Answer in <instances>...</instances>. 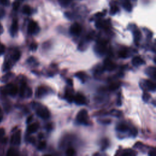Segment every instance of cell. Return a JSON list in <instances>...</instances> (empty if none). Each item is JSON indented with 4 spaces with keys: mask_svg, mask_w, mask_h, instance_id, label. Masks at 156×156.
<instances>
[{
    "mask_svg": "<svg viewBox=\"0 0 156 156\" xmlns=\"http://www.w3.org/2000/svg\"><path fill=\"white\" fill-rule=\"evenodd\" d=\"M140 86L142 89H145L148 91L156 90V84L149 80H143L142 82L140 83Z\"/></svg>",
    "mask_w": 156,
    "mask_h": 156,
    "instance_id": "1",
    "label": "cell"
},
{
    "mask_svg": "<svg viewBox=\"0 0 156 156\" xmlns=\"http://www.w3.org/2000/svg\"><path fill=\"white\" fill-rule=\"evenodd\" d=\"M77 121L79 123L84 124H88V114L87 111L85 109H83L80 111L77 115Z\"/></svg>",
    "mask_w": 156,
    "mask_h": 156,
    "instance_id": "2",
    "label": "cell"
},
{
    "mask_svg": "<svg viewBox=\"0 0 156 156\" xmlns=\"http://www.w3.org/2000/svg\"><path fill=\"white\" fill-rule=\"evenodd\" d=\"M39 30L37 24L34 21H31L28 24V31L29 34H36Z\"/></svg>",
    "mask_w": 156,
    "mask_h": 156,
    "instance_id": "3",
    "label": "cell"
},
{
    "mask_svg": "<svg viewBox=\"0 0 156 156\" xmlns=\"http://www.w3.org/2000/svg\"><path fill=\"white\" fill-rule=\"evenodd\" d=\"M115 67H116V65L113 64L112 61L109 59H107L104 61V69L109 71H111L114 70L115 69Z\"/></svg>",
    "mask_w": 156,
    "mask_h": 156,
    "instance_id": "4",
    "label": "cell"
},
{
    "mask_svg": "<svg viewBox=\"0 0 156 156\" xmlns=\"http://www.w3.org/2000/svg\"><path fill=\"white\" fill-rule=\"evenodd\" d=\"M81 32V27L78 23H74L70 27V33L73 35L78 36Z\"/></svg>",
    "mask_w": 156,
    "mask_h": 156,
    "instance_id": "5",
    "label": "cell"
},
{
    "mask_svg": "<svg viewBox=\"0 0 156 156\" xmlns=\"http://www.w3.org/2000/svg\"><path fill=\"white\" fill-rule=\"evenodd\" d=\"M37 114L43 119H48L49 117V113L46 109L39 108L37 111Z\"/></svg>",
    "mask_w": 156,
    "mask_h": 156,
    "instance_id": "6",
    "label": "cell"
},
{
    "mask_svg": "<svg viewBox=\"0 0 156 156\" xmlns=\"http://www.w3.org/2000/svg\"><path fill=\"white\" fill-rule=\"evenodd\" d=\"M146 74L148 76L153 79H156V67L149 66L146 68Z\"/></svg>",
    "mask_w": 156,
    "mask_h": 156,
    "instance_id": "7",
    "label": "cell"
},
{
    "mask_svg": "<svg viewBox=\"0 0 156 156\" xmlns=\"http://www.w3.org/2000/svg\"><path fill=\"white\" fill-rule=\"evenodd\" d=\"M120 1L123 6L124 9L129 12H131L132 10V6L130 3V0H120Z\"/></svg>",
    "mask_w": 156,
    "mask_h": 156,
    "instance_id": "8",
    "label": "cell"
},
{
    "mask_svg": "<svg viewBox=\"0 0 156 156\" xmlns=\"http://www.w3.org/2000/svg\"><path fill=\"white\" fill-rule=\"evenodd\" d=\"M75 103L78 105H84L86 104V99L85 96L81 94H77L74 98Z\"/></svg>",
    "mask_w": 156,
    "mask_h": 156,
    "instance_id": "9",
    "label": "cell"
},
{
    "mask_svg": "<svg viewBox=\"0 0 156 156\" xmlns=\"http://www.w3.org/2000/svg\"><path fill=\"white\" fill-rule=\"evenodd\" d=\"M132 64L135 66H139L145 64V61L139 56L134 57L132 60Z\"/></svg>",
    "mask_w": 156,
    "mask_h": 156,
    "instance_id": "10",
    "label": "cell"
},
{
    "mask_svg": "<svg viewBox=\"0 0 156 156\" xmlns=\"http://www.w3.org/2000/svg\"><path fill=\"white\" fill-rule=\"evenodd\" d=\"M116 130H117L118 132H119L124 133V132L128 131V130H129V128L126 124L120 123V124H118L117 126Z\"/></svg>",
    "mask_w": 156,
    "mask_h": 156,
    "instance_id": "11",
    "label": "cell"
},
{
    "mask_svg": "<svg viewBox=\"0 0 156 156\" xmlns=\"http://www.w3.org/2000/svg\"><path fill=\"white\" fill-rule=\"evenodd\" d=\"M106 44L104 43H103V42H101V43H98L96 47V51L101 54H103V53H105L106 51Z\"/></svg>",
    "mask_w": 156,
    "mask_h": 156,
    "instance_id": "12",
    "label": "cell"
},
{
    "mask_svg": "<svg viewBox=\"0 0 156 156\" xmlns=\"http://www.w3.org/2000/svg\"><path fill=\"white\" fill-rule=\"evenodd\" d=\"M21 135H20V131L19 130L18 132H16L15 135H14L12 137V143H14L15 145H19L21 141Z\"/></svg>",
    "mask_w": 156,
    "mask_h": 156,
    "instance_id": "13",
    "label": "cell"
},
{
    "mask_svg": "<svg viewBox=\"0 0 156 156\" xmlns=\"http://www.w3.org/2000/svg\"><path fill=\"white\" fill-rule=\"evenodd\" d=\"M18 27L17 21H16V20H14L13 21V22H12V26L11 28V34L12 36H14L16 34V33L18 31Z\"/></svg>",
    "mask_w": 156,
    "mask_h": 156,
    "instance_id": "14",
    "label": "cell"
},
{
    "mask_svg": "<svg viewBox=\"0 0 156 156\" xmlns=\"http://www.w3.org/2000/svg\"><path fill=\"white\" fill-rule=\"evenodd\" d=\"M134 41L135 42H136V43H138V41H140V39H141V37H142V35H141V32L140 31L138 30V29H136L134 31Z\"/></svg>",
    "mask_w": 156,
    "mask_h": 156,
    "instance_id": "15",
    "label": "cell"
},
{
    "mask_svg": "<svg viewBox=\"0 0 156 156\" xmlns=\"http://www.w3.org/2000/svg\"><path fill=\"white\" fill-rule=\"evenodd\" d=\"M39 125L38 123H34L30 125L28 128V132L29 133H34L39 129Z\"/></svg>",
    "mask_w": 156,
    "mask_h": 156,
    "instance_id": "16",
    "label": "cell"
},
{
    "mask_svg": "<svg viewBox=\"0 0 156 156\" xmlns=\"http://www.w3.org/2000/svg\"><path fill=\"white\" fill-rule=\"evenodd\" d=\"M22 11H23V14H26V15H31V12H32L31 8L30 7V6H28V5L24 6L23 7Z\"/></svg>",
    "mask_w": 156,
    "mask_h": 156,
    "instance_id": "17",
    "label": "cell"
},
{
    "mask_svg": "<svg viewBox=\"0 0 156 156\" xmlns=\"http://www.w3.org/2000/svg\"><path fill=\"white\" fill-rule=\"evenodd\" d=\"M121 155L123 156H133L136 155V153L134 151L129 149L127 150H125L123 152V153H122Z\"/></svg>",
    "mask_w": 156,
    "mask_h": 156,
    "instance_id": "18",
    "label": "cell"
},
{
    "mask_svg": "<svg viewBox=\"0 0 156 156\" xmlns=\"http://www.w3.org/2000/svg\"><path fill=\"white\" fill-rule=\"evenodd\" d=\"M36 93H37L36 95H37V96L40 97V96H43L45 94H46V90L43 87H40L38 88L37 91Z\"/></svg>",
    "mask_w": 156,
    "mask_h": 156,
    "instance_id": "19",
    "label": "cell"
},
{
    "mask_svg": "<svg viewBox=\"0 0 156 156\" xmlns=\"http://www.w3.org/2000/svg\"><path fill=\"white\" fill-rule=\"evenodd\" d=\"M150 98H151V95L148 92H147V91L143 92V95H142V99L144 102H145V103L148 102Z\"/></svg>",
    "mask_w": 156,
    "mask_h": 156,
    "instance_id": "20",
    "label": "cell"
},
{
    "mask_svg": "<svg viewBox=\"0 0 156 156\" xmlns=\"http://www.w3.org/2000/svg\"><path fill=\"white\" fill-rule=\"evenodd\" d=\"M17 88H16V86H12L10 87V89H9V93L12 95V96H15L16 93H17Z\"/></svg>",
    "mask_w": 156,
    "mask_h": 156,
    "instance_id": "21",
    "label": "cell"
},
{
    "mask_svg": "<svg viewBox=\"0 0 156 156\" xmlns=\"http://www.w3.org/2000/svg\"><path fill=\"white\" fill-rule=\"evenodd\" d=\"M120 84H118V83H113V84H112L111 85L109 86V89H110V90L111 91H114L117 89H118V87H120Z\"/></svg>",
    "mask_w": 156,
    "mask_h": 156,
    "instance_id": "22",
    "label": "cell"
},
{
    "mask_svg": "<svg viewBox=\"0 0 156 156\" xmlns=\"http://www.w3.org/2000/svg\"><path fill=\"white\" fill-rule=\"evenodd\" d=\"M119 57L122 59H125L128 57V53L126 50H121L118 53Z\"/></svg>",
    "mask_w": 156,
    "mask_h": 156,
    "instance_id": "23",
    "label": "cell"
},
{
    "mask_svg": "<svg viewBox=\"0 0 156 156\" xmlns=\"http://www.w3.org/2000/svg\"><path fill=\"white\" fill-rule=\"evenodd\" d=\"M59 2L60 5L62 6H67L71 2V0H59Z\"/></svg>",
    "mask_w": 156,
    "mask_h": 156,
    "instance_id": "24",
    "label": "cell"
},
{
    "mask_svg": "<svg viewBox=\"0 0 156 156\" xmlns=\"http://www.w3.org/2000/svg\"><path fill=\"white\" fill-rule=\"evenodd\" d=\"M118 11V7L117 6L113 5L111 7V12H110L111 15H115L116 13H117Z\"/></svg>",
    "mask_w": 156,
    "mask_h": 156,
    "instance_id": "25",
    "label": "cell"
},
{
    "mask_svg": "<svg viewBox=\"0 0 156 156\" xmlns=\"http://www.w3.org/2000/svg\"><path fill=\"white\" fill-rule=\"evenodd\" d=\"M66 154L67 155H70V156H72V155H74L75 154V151L74 149L71 148V147H70V148H68V149L66 150Z\"/></svg>",
    "mask_w": 156,
    "mask_h": 156,
    "instance_id": "26",
    "label": "cell"
},
{
    "mask_svg": "<svg viewBox=\"0 0 156 156\" xmlns=\"http://www.w3.org/2000/svg\"><path fill=\"white\" fill-rule=\"evenodd\" d=\"M20 56H21V54H20V51H16L15 52L14 56H13L14 61H18L19 59L20 58Z\"/></svg>",
    "mask_w": 156,
    "mask_h": 156,
    "instance_id": "27",
    "label": "cell"
},
{
    "mask_svg": "<svg viewBox=\"0 0 156 156\" xmlns=\"http://www.w3.org/2000/svg\"><path fill=\"white\" fill-rule=\"evenodd\" d=\"M111 114L113 116H115L116 117H120L121 115V113L119 111H117V110H113L111 112Z\"/></svg>",
    "mask_w": 156,
    "mask_h": 156,
    "instance_id": "28",
    "label": "cell"
},
{
    "mask_svg": "<svg viewBox=\"0 0 156 156\" xmlns=\"http://www.w3.org/2000/svg\"><path fill=\"white\" fill-rule=\"evenodd\" d=\"M46 147V143L45 142H41L39 143V146H38V149L39 150H43Z\"/></svg>",
    "mask_w": 156,
    "mask_h": 156,
    "instance_id": "29",
    "label": "cell"
},
{
    "mask_svg": "<svg viewBox=\"0 0 156 156\" xmlns=\"http://www.w3.org/2000/svg\"><path fill=\"white\" fill-rule=\"evenodd\" d=\"M20 6V3L18 1H15L13 5H12V7H13V9L14 11H16L18 9V7Z\"/></svg>",
    "mask_w": 156,
    "mask_h": 156,
    "instance_id": "30",
    "label": "cell"
},
{
    "mask_svg": "<svg viewBox=\"0 0 156 156\" xmlns=\"http://www.w3.org/2000/svg\"><path fill=\"white\" fill-rule=\"evenodd\" d=\"M117 105L118 107L121 106L122 105V101H121V94L119 93L118 96V98L117 101Z\"/></svg>",
    "mask_w": 156,
    "mask_h": 156,
    "instance_id": "31",
    "label": "cell"
},
{
    "mask_svg": "<svg viewBox=\"0 0 156 156\" xmlns=\"http://www.w3.org/2000/svg\"><path fill=\"white\" fill-rule=\"evenodd\" d=\"M76 76H78L79 79H85L86 74L84 73H78V74H76Z\"/></svg>",
    "mask_w": 156,
    "mask_h": 156,
    "instance_id": "32",
    "label": "cell"
},
{
    "mask_svg": "<svg viewBox=\"0 0 156 156\" xmlns=\"http://www.w3.org/2000/svg\"><path fill=\"white\" fill-rule=\"evenodd\" d=\"M5 130L3 128L0 129V140H1L3 136H5Z\"/></svg>",
    "mask_w": 156,
    "mask_h": 156,
    "instance_id": "33",
    "label": "cell"
},
{
    "mask_svg": "<svg viewBox=\"0 0 156 156\" xmlns=\"http://www.w3.org/2000/svg\"><path fill=\"white\" fill-rule=\"evenodd\" d=\"M107 146H108V142H107V140L106 139V140H104V141H103V144L102 145L103 149V150L104 149H106L107 148Z\"/></svg>",
    "mask_w": 156,
    "mask_h": 156,
    "instance_id": "34",
    "label": "cell"
},
{
    "mask_svg": "<svg viewBox=\"0 0 156 156\" xmlns=\"http://www.w3.org/2000/svg\"><path fill=\"white\" fill-rule=\"evenodd\" d=\"M101 123L104 124H109L111 123V120H103L101 121Z\"/></svg>",
    "mask_w": 156,
    "mask_h": 156,
    "instance_id": "35",
    "label": "cell"
},
{
    "mask_svg": "<svg viewBox=\"0 0 156 156\" xmlns=\"http://www.w3.org/2000/svg\"><path fill=\"white\" fill-rule=\"evenodd\" d=\"M131 135L133 136V137H136L137 135V129H136V128H134L132 130H131Z\"/></svg>",
    "mask_w": 156,
    "mask_h": 156,
    "instance_id": "36",
    "label": "cell"
},
{
    "mask_svg": "<svg viewBox=\"0 0 156 156\" xmlns=\"http://www.w3.org/2000/svg\"><path fill=\"white\" fill-rule=\"evenodd\" d=\"M4 51H5V46H4L3 45L0 44V55L2 54Z\"/></svg>",
    "mask_w": 156,
    "mask_h": 156,
    "instance_id": "37",
    "label": "cell"
},
{
    "mask_svg": "<svg viewBox=\"0 0 156 156\" xmlns=\"http://www.w3.org/2000/svg\"><path fill=\"white\" fill-rule=\"evenodd\" d=\"M37 45L36 43H34V44H32V45H31V48L32 50L34 51V50H36V49H37Z\"/></svg>",
    "mask_w": 156,
    "mask_h": 156,
    "instance_id": "38",
    "label": "cell"
},
{
    "mask_svg": "<svg viewBox=\"0 0 156 156\" xmlns=\"http://www.w3.org/2000/svg\"><path fill=\"white\" fill-rule=\"evenodd\" d=\"M32 118H33L32 116H29V117L28 118V119H27V120H26V123H30V122L32 121Z\"/></svg>",
    "mask_w": 156,
    "mask_h": 156,
    "instance_id": "39",
    "label": "cell"
},
{
    "mask_svg": "<svg viewBox=\"0 0 156 156\" xmlns=\"http://www.w3.org/2000/svg\"><path fill=\"white\" fill-rule=\"evenodd\" d=\"M0 3H1L2 5H6L7 0H0Z\"/></svg>",
    "mask_w": 156,
    "mask_h": 156,
    "instance_id": "40",
    "label": "cell"
},
{
    "mask_svg": "<svg viewBox=\"0 0 156 156\" xmlns=\"http://www.w3.org/2000/svg\"><path fill=\"white\" fill-rule=\"evenodd\" d=\"M3 32V28L2 26V25L1 24V23H0V34H2Z\"/></svg>",
    "mask_w": 156,
    "mask_h": 156,
    "instance_id": "41",
    "label": "cell"
},
{
    "mask_svg": "<svg viewBox=\"0 0 156 156\" xmlns=\"http://www.w3.org/2000/svg\"><path fill=\"white\" fill-rule=\"evenodd\" d=\"M51 125L50 124H48L47 126H46V129H47L48 130H51Z\"/></svg>",
    "mask_w": 156,
    "mask_h": 156,
    "instance_id": "42",
    "label": "cell"
},
{
    "mask_svg": "<svg viewBox=\"0 0 156 156\" xmlns=\"http://www.w3.org/2000/svg\"><path fill=\"white\" fill-rule=\"evenodd\" d=\"M68 82H69V84L71 86H72L73 85V84H72V80H68Z\"/></svg>",
    "mask_w": 156,
    "mask_h": 156,
    "instance_id": "43",
    "label": "cell"
},
{
    "mask_svg": "<svg viewBox=\"0 0 156 156\" xmlns=\"http://www.w3.org/2000/svg\"><path fill=\"white\" fill-rule=\"evenodd\" d=\"M130 2H133L134 3H136L137 1V0H130Z\"/></svg>",
    "mask_w": 156,
    "mask_h": 156,
    "instance_id": "44",
    "label": "cell"
},
{
    "mask_svg": "<svg viewBox=\"0 0 156 156\" xmlns=\"http://www.w3.org/2000/svg\"><path fill=\"white\" fill-rule=\"evenodd\" d=\"M153 104L154 105V106H156V100L153 101Z\"/></svg>",
    "mask_w": 156,
    "mask_h": 156,
    "instance_id": "45",
    "label": "cell"
},
{
    "mask_svg": "<svg viewBox=\"0 0 156 156\" xmlns=\"http://www.w3.org/2000/svg\"><path fill=\"white\" fill-rule=\"evenodd\" d=\"M154 61H155V62L156 63V59H154Z\"/></svg>",
    "mask_w": 156,
    "mask_h": 156,
    "instance_id": "46",
    "label": "cell"
},
{
    "mask_svg": "<svg viewBox=\"0 0 156 156\" xmlns=\"http://www.w3.org/2000/svg\"><path fill=\"white\" fill-rule=\"evenodd\" d=\"M0 111H1V109H0Z\"/></svg>",
    "mask_w": 156,
    "mask_h": 156,
    "instance_id": "47",
    "label": "cell"
}]
</instances>
